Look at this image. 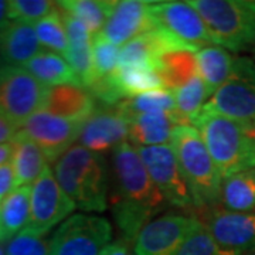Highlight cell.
Instances as JSON below:
<instances>
[{
  "instance_id": "1",
  "label": "cell",
  "mask_w": 255,
  "mask_h": 255,
  "mask_svg": "<svg viewBox=\"0 0 255 255\" xmlns=\"http://www.w3.org/2000/svg\"><path fill=\"white\" fill-rule=\"evenodd\" d=\"M112 216L124 243H135L139 231L167 206V201L149 176L136 147L129 142L112 152Z\"/></svg>"
},
{
  "instance_id": "2",
  "label": "cell",
  "mask_w": 255,
  "mask_h": 255,
  "mask_svg": "<svg viewBox=\"0 0 255 255\" xmlns=\"http://www.w3.org/2000/svg\"><path fill=\"white\" fill-rule=\"evenodd\" d=\"M221 179L255 167V124L201 111L193 121Z\"/></svg>"
},
{
  "instance_id": "3",
  "label": "cell",
  "mask_w": 255,
  "mask_h": 255,
  "mask_svg": "<svg viewBox=\"0 0 255 255\" xmlns=\"http://www.w3.org/2000/svg\"><path fill=\"white\" fill-rule=\"evenodd\" d=\"M54 176L78 209L94 213L107 210L110 169L101 155L73 145L54 163Z\"/></svg>"
},
{
  "instance_id": "4",
  "label": "cell",
  "mask_w": 255,
  "mask_h": 255,
  "mask_svg": "<svg viewBox=\"0 0 255 255\" xmlns=\"http://www.w3.org/2000/svg\"><path fill=\"white\" fill-rule=\"evenodd\" d=\"M170 145L190 189L193 204L201 209L213 207L220 203L223 179L199 130L191 125L177 127Z\"/></svg>"
},
{
  "instance_id": "5",
  "label": "cell",
  "mask_w": 255,
  "mask_h": 255,
  "mask_svg": "<svg viewBox=\"0 0 255 255\" xmlns=\"http://www.w3.org/2000/svg\"><path fill=\"white\" fill-rule=\"evenodd\" d=\"M203 18L216 46L231 51L255 48V16L244 1L189 0Z\"/></svg>"
},
{
  "instance_id": "6",
  "label": "cell",
  "mask_w": 255,
  "mask_h": 255,
  "mask_svg": "<svg viewBox=\"0 0 255 255\" xmlns=\"http://www.w3.org/2000/svg\"><path fill=\"white\" fill-rule=\"evenodd\" d=\"M214 112L246 124H255V61L248 57L234 58L233 71L204 105Z\"/></svg>"
},
{
  "instance_id": "7",
  "label": "cell",
  "mask_w": 255,
  "mask_h": 255,
  "mask_svg": "<svg viewBox=\"0 0 255 255\" xmlns=\"http://www.w3.org/2000/svg\"><path fill=\"white\" fill-rule=\"evenodd\" d=\"M47 87L23 67L0 65V112L18 128L44 107Z\"/></svg>"
},
{
  "instance_id": "8",
  "label": "cell",
  "mask_w": 255,
  "mask_h": 255,
  "mask_svg": "<svg viewBox=\"0 0 255 255\" xmlns=\"http://www.w3.org/2000/svg\"><path fill=\"white\" fill-rule=\"evenodd\" d=\"M112 226L107 219L74 214L63 221L51 237V255H100L111 244Z\"/></svg>"
},
{
  "instance_id": "9",
  "label": "cell",
  "mask_w": 255,
  "mask_h": 255,
  "mask_svg": "<svg viewBox=\"0 0 255 255\" xmlns=\"http://www.w3.org/2000/svg\"><path fill=\"white\" fill-rule=\"evenodd\" d=\"M136 150L167 204L174 207L194 206L190 189L180 170L172 145L140 146Z\"/></svg>"
},
{
  "instance_id": "10",
  "label": "cell",
  "mask_w": 255,
  "mask_h": 255,
  "mask_svg": "<svg viewBox=\"0 0 255 255\" xmlns=\"http://www.w3.org/2000/svg\"><path fill=\"white\" fill-rule=\"evenodd\" d=\"M150 17L155 28L163 30L191 50L213 46V40L200 14L189 1H150Z\"/></svg>"
},
{
  "instance_id": "11",
  "label": "cell",
  "mask_w": 255,
  "mask_h": 255,
  "mask_svg": "<svg viewBox=\"0 0 255 255\" xmlns=\"http://www.w3.org/2000/svg\"><path fill=\"white\" fill-rule=\"evenodd\" d=\"M31 210L27 227L40 233H50L55 226L61 224L77 209L65 191L61 189L50 167L31 184Z\"/></svg>"
},
{
  "instance_id": "12",
  "label": "cell",
  "mask_w": 255,
  "mask_h": 255,
  "mask_svg": "<svg viewBox=\"0 0 255 255\" xmlns=\"http://www.w3.org/2000/svg\"><path fill=\"white\" fill-rule=\"evenodd\" d=\"M81 125L40 110L21 125L20 133L43 150L47 162L55 163L78 139Z\"/></svg>"
},
{
  "instance_id": "13",
  "label": "cell",
  "mask_w": 255,
  "mask_h": 255,
  "mask_svg": "<svg viewBox=\"0 0 255 255\" xmlns=\"http://www.w3.org/2000/svg\"><path fill=\"white\" fill-rule=\"evenodd\" d=\"M199 219L169 213L146 223L135 238L136 255H174Z\"/></svg>"
},
{
  "instance_id": "14",
  "label": "cell",
  "mask_w": 255,
  "mask_h": 255,
  "mask_svg": "<svg viewBox=\"0 0 255 255\" xmlns=\"http://www.w3.org/2000/svg\"><path fill=\"white\" fill-rule=\"evenodd\" d=\"M129 137V122L117 107L97 108L81 125L78 145L97 155L114 152Z\"/></svg>"
},
{
  "instance_id": "15",
  "label": "cell",
  "mask_w": 255,
  "mask_h": 255,
  "mask_svg": "<svg viewBox=\"0 0 255 255\" xmlns=\"http://www.w3.org/2000/svg\"><path fill=\"white\" fill-rule=\"evenodd\" d=\"M206 227L216 243L233 254L244 255L255 248V213L214 210Z\"/></svg>"
},
{
  "instance_id": "16",
  "label": "cell",
  "mask_w": 255,
  "mask_h": 255,
  "mask_svg": "<svg viewBox=\"0 0 255 255\" xmlns=\"http://www.w3.org/2000/svg\"><path fill=\"white\" fill-rule=\"evenodd\" d=\"M149 7H150V1H142V0L117 1L105 27L100 34H102L112 44L119 47L150 30H155Z\"/></svg>"
},
{
  "instance_id": "17",
  "label": "cell",
  "mask_w": 255,
  "mask_h": 255,
  "mask_svg": "<svg viewBox=\"0 0 255 255\" xmlns=\"http://www.w3.org/2000/svg\"><path fill=\"white\" fill-rule=\"evenodd\" d=\"M97 101L82 85H57L47 88L43 110L68 119L77 124H84L95 112Z\"/></svg>"
},
{
  "instance_id": "18",
  "label": "cell",
  "mask_w": 255,
  "mask_h": 255,
  "mask_svg": "<svg viewBox=\"0 0 255 255\" xmlns=\"http://www.w3.org/2000/svg\"><path fill=\"white\" fill-rule=\"evenodd\" d=\"M129 140L136 146H159L172 142L174 129L187 125L177 111L139 114L128 119Z\"/></svg>"
},
{
  "instance_id": "19",
  "label": "cell",
  "mask_w": 255,
  "mask_h": 255,
  "mask_svg": "<svg viewBox=\"0 0 255 255\" xmlns=\"http://www.w3.org/2000/svg\"><path fill=\"white\" fill-rule=\"evenodd\" d=\"M57 9L63 18L67 38H68V50L64 55V58L71 65L82 87H87L92 70V38L94 37L80 20H77L68 11L61 9L58 4H57Z\"/></svg>"
},
{
  "instance_id": "20",
  "label": "cell",
  "mask_w": 255,
  "mask_h": 255,
  "mask_svg": "<svg viewBox=\"0 0 255 255\" xmlns=\"http://www.w3.org/2000/svg\"><path fill=\"white\" fill-rule=\"evenodd\" d=\"M43 51L37 38L34 26L26 23L10 21L1 28V60L3 64L24 67L26 64Z\"/></svg>"
},
{
  "instance_id": "21",
  "label": "cell",
  "mask_w": 255,
  "mask_h": 255,
  "mask_svg": "<svg viewBox=\"0 0 255 255\" xmlns=\"http://www.w3.org/2000/svg\"><path fill=\"white\" fill-rule=\"evenodd\" d=\"M197 51L189 48H176L164 51L156 58L155 68L164 90L176 91L199 75Z\"/></svg>"
},
{
  "instance_id": "22",
  "label": "cell",
  "mask_w": 255,
  "mask_h": 255,
  "mask_svg": "<svg viewBox=\"0 0 255 255\" xmlns=\"http://www.w3.org/2000/svg\"><path fill=\"white\" fill-rule=\"evenodd\" d=\"M13 145V156H11V167L14 172V180H16V189L23 186H30L36 182L46 170L47 157L43 150L38 146L20 133L11 142Z\"/></svg>"
},
{
  "instance_id": "23",
  "label": "cell",
  "mask_w": 255,
  "mask_h": 255,
  "mask_svg": "<svg viewBox=\"0 0 255 255\" xmlns=\"http://www.w3.org/2000/svg\"><path fill=\"white\" fill-rule=\"evenodd\" d=\"M220 203L228 211L255 213V167L223 179Z\"/></svg>"
},
{
  "instance_id": "24",
  "label": "cell",
  "mask_w": 255,
  "mask_h": 255,
  "mask_svg": "<svg viewBox=\"0 0 255 255\" xmlns=\"http://www.w3.org/2000/svg\"><path fill=\"white\" fill-rule=\"evenodd\" d=\"M37 81L44 87H57V85H81L78 77L75 75L71 65L60 54L51 51H41L34 58H31L24 67Z\"/></svg>"
},
{
  "instance_id": "25",
  "label": "cell",
  "mask_w": 255,
  "mask_h": 255,
  "mask_svg": "<svg viewBox=\"0 0 255 255\" xmlns=\"http://www.w3.org/2000/svg\"><path fill=\"white\" fill-rule=\"evenodd\" d=\"M196 55H197L199 75L207 85L210 94L213 95L217 88L227 81V78L233 71L234 57L226 48L216 44L203 47Z\"/></svg>"
},
{
  "instance_id": "26",
  "label": "cell",
  "mask_w": 255,
  "mask_h": 255,
  "mask_svg": "<svg viewBox=\"0 0 255 255\" xmlns=\"http://www.w3.org/2000/svg\"><path fill=\"white\" fill-rule=\"evenodd\" d=\"M31 186L17 187L0 203V227L7 240L16 236L30 223Z\"/></svg>"
},
{
  "instance_id": "27",
  "label": "cell",
  "mask_w": 255,
  "mask_h": 255,
  "mask_svg": "<svg viewBox=\"0 0 255 255\" xmlns=\"http://www.w3.org/2000/svg\"><path fill=\"white\" fill-rule=\"evenodd\" d=\"M61 9L80 20L92 37L102 33L117 1L110 0H63L57 3Z\"/></svg>"
},
{
  "instance_id": "28",
  "label": "cell",
  "mask_w": 255,
  "mask_h": 255,
  "mask_svg": "<svg viewBox=\"0 0 255 255\" xmlns=\"http://www.w3.org/2000/svg\"><path fill=\"white\" fill-rule=\"evenodd\" d=\"M112 77L125 100L145 92L164 90L159 75L149 67H118Z\"/></svg>"
},
{
  "instance_id": "29",
  "label": "cell",
  "mask_w": 255,
  "mask_h": 255,
  "mask_svg": "<svg viewBox=\"0 0 255 255\" xmlns=\"http://www.w3.org/2000/svg\"><path fill=\"white\" fill-rule=\"evenodd\" d=\"M115 107L125 118L129 119L139 114L173 112L176 111V102H174V95L172 91L156 90V91L145 92L136 97L121 101Z\"/></svg>"
},
{
  "instance_id": "30",
  "label": "cell",
  "mask_w": 255,
  "mask_h": 255,
  "mask_svg": "<svg viewBox=\"0 0 255 255\" xmlns=\"http://www.w3.org/2000/svg\"><path fill=\"white\" fill-rule=\"evenodd\" d=\"M173 95L176 111L187 125H191L193 121L200 115L206 102L211 97L207 85L204 84L200 75H196L186 85L173 91Z\"/></svg>"
},
{
  "instance_id": "31",
  "label": "cell",
  "mask_w": 255,
  "mask_h": 255,
  "mask_svg": "<svg viewBox=\"0 0 255 255\" xmlns=\"http://www.w3.org/2000/svg\"><path fill=\"white\" fill-rule=\"evenodd\" d=\"M34 30L41 47H46L47 50H51V53L55 54H61L63 57L65 55L68 50V38L63 18L57 9V3L50 14L37 21Z\"/></svg>"
},
{
  "instance_id": "32",
  "label": "cell",
  "mask_w": 255,
  "mask_h": 255,
  "mask_svg": "<svg viewBox=\"0 0 255 255\" xmlns=\"http://www.w3.org/2000/svg\"><path fill=\"white\" fill-rule=\"evenodd\" d=\"M119 65V47L112 44L102 34L92 38V70L90 81L85 88L94 82L110 77L117 71Z\"/></svg>"
},
{
  "instance_id": "33",
  "label": "cell",
  "mask_w": 255,
  "mask_h": 255,
  "mask_svg": "<svg viewBox=\"0 0 255 255\" xmlns=\"http://www.w3.org/2000/svg\"><path fill=\"white\" fill-rule=\"evenodd\" d=\"M6 255H51V238L48 233H40L26 227L7 240Z\"/></svg>"
},
{
  "instance_id": "34",
  "label": "cell",
  "mask_w": 255,
  "mask_h": 255,
  "mask_svg": "<svg viewBox=\"0 0 255 255\" xmlns=\"http://www.w3.org/2000/svg\"><path fill=\"white\" fill-rule=\"evenodd\" d=\"M174 255H236L223 250L200 220Z\"/></svg>"
},
{
  "instance_id": "35",
  "label": "cell",
  "mask_w": 255,
  "mask_h": 255,
  "mask_svg": "<svg viewBox=\"0 0 255 255\" xmlns=\"http://www.w3.org/2000/svg\"><path fill=\"white\" fill-rule=\"evenodd\" d=\"M55 7L54 1L48 0H10L9 20L26 24H36Z\"/></svg>"
},
{
  "instance_id": "36",
  "label": "cell",
  "mask_w": 255,
  "mask_h": 255,
  "mask_svg": "<svg viewBox=\"0 0 255 255\" xmlns=\"http://www.w3.org/2000/svg\"><path fill=\"white\" fill-rule=\"evenodd\" d=\"M14 189H16V180H14V172L11 164L7 163L0 166V203Z\"/></svg>"
},
{
  "instance_id": "37",
  "label": "cell",
  "mask_w": 255,
  "mask_h": 255,
  "mask_svg": "<svg viewBox=\"0 0 255 255\" xmlns=\"http://www.w3.org/2000/svg\"><path fill=\"white\" fill-rule=\"evenodd\" d=\"M18 130H20V128L0 112V145L11 143L14 140V137L17 136Z\"/></svg>"
},
{
  "instance_id": "38",
  "label": "cell",
  "mask_w": 255,
  "mask_h": 255,
  "mask_svg": "<svg viewBox=\"0 0 255 255\" xmlns=\"http://www.w3.org/2000/svg\"><path fill=\"white\" fill-rule=\"evenodd\" d=\"M100 255H136L124 241H117L105 247Z\"/></svg>"
},
{
  "instance_id": "39",
  "label": "cell",
  "mask_w": 255,
  "mask_h": 255,
  "mask_svg": "<svg viewBox=\"0 0 255 255\" xmlns=\"http://www.w3.org/2000/svg\"><path fill=\"white\" fill-rule=\"evenodd\" d=\"M11 156H13V145L11 143L0 145V166L10 163Z\"/></svg>"
},
{
  "instance_id": "40",
  "label": "cell",
  "mask_w": 255,
  "mask_h": 255,
  "mask_svg": "<svg viewBox=\"0 0 255 255\" xmlns=\"http://www.w3.org/2000/svg\"><path fill=\"white\" fill-rule=\"evenodd\" d=\"M9 1L0 0V30L9 26Z\"/></svg>"
},
{
  "instance_id": "41",
  "label": "cell",
  "mask_w": 255,
  "mask_h": 255,
  "mask_svg": "<svg viewBox=\"0 0 255 255\" xmlns=\"http://www.w3.org/2000/svg\"><path fill=\"white\" fill-rule=\"evenodd\" d=\"M246 3V6L248 9L253 11V14L255 16V0H251V1H244Z\"/></svg>"
},
{
  "instance_id": "42",
  "label": "cell",
  "mask_w": 255,
  "mask_h": 255,
  "mask_svg": "<svg viewBox=\"0 0 255 255\" xmlns=\"http://www.w3.org/2000/svg\"><path fill=\"white\" fill-rule=\"evenodd\" d=\"M3 241H7V237H6V234H4L3 228L0 227V243H3Z\"/></svg>"
},
{
  "instance_id": "43",
  "label": "cell",
  "mask_w": 255,
  "mask_h": 255,
  "mask_svg": "<svg viewBox=\"0 0 255 255\" xmlns=\"http://www.w3.org/2000/svg\"><path fill=\"white\" fill-rule=\"evenodd\" d=\"M3 64V60H1V30H0V65Z\"/></svg>"
},
{
  "instance_id": "44",
  "label": "cell",
  "mask_w": 255,
  "mask_h": 255,
  "mask_svg": "<svg viewBox=\"0 0 255 255\" xmlns=\"http://www.w3.org/2000/svg\"><path fill=\"white\" fill-rule=\"evenodd\" d=\"M0 255H6V251H4V248L0 246Z\"/></svg>"
},
{
  "instance_id": "45",
  "label": "cell",
  "mask_w": 255,
  "mask_h": 255,
  "mask_svg": "<svg viewBox=\"0 0 255 255\" xmlns=\"http://www.w3.org/2000/svg\"><path fill=\"white\" fill-rule=\"evenodd\" d=\"M244 255H255V248L254 250H251V251H248V253H246Z\"/></svg>"
}]
</instances>
